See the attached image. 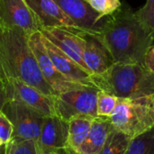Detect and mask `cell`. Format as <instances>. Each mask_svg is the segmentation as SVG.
<instances>
[{"instance_id":"1","label":"cell","mask_w":154,"mask_h":154,"mask_svg":"<svg viewBox=\"0 0 154 154\" xmlns=\"http://www.w3.org/2000/svg\"><path fill=\"white\" fill-rule=\"evenodd\" d=\"M97 39L110 52L115 63L144 65V57L154 36L144 27L129 5L123 2L106 16Z\"/></svg>"},{"instance_id":"2","label":"cell","mask_w":154,"mask_h":154,"mask_svg":"<svg viewBox=\"0 0 154 154\" xmlns=\"http://www.w3.org/2000/svg\"><path fill=\"white\" fill-rule=\"evenodd\" d=\"M29 35L0 22V81L19 79L46 96H56L43 78L29 45Z\"/></svg>"},{"instance_id":"3","label":"cell","mask_w":154,"mask_h":154,"mask_svg":"<svg viewBox=\"0 0 154 154\" xmlns=\"http://www.w3.org/2000/svg\"><path fill=\"white\" fill-rule=\"evenodd\" d=\"M92 81L99 90L118 98L135 99L154 95V74L144 65L114 63L103 75L92 76Z\"/></svg>"},{"instance_id":"4","label":"cell","mask_w":154,"mask_h":154,"mask_svg":"<svg viewBox=\"0 0 154 154\" xmlns=\"http://www.w3.org/2000/svg\"><path fill=\"white\" fill-rule=\"evenodd\" d=\"M114 128L134 139L154 128V106L152 97L135 99L118 98L109 116Z\"/></svg>"},{"instance_id":"5","label":"cell","mask_w":154,"mask_h":154,"mask_svg":"<svg viewBox=\"0 0 154 154\" xmlns=\"http://www.w3.org/2000/svg\"><path fill=\"white\" fill-rule=\"evenodd\" d=\"M98 88L83 85L54 96L56 115L65 121L80 116L97 117V96Z\"/></svg>"},{"instance_id":"6","label":"cell","mask_w":154,"mask_h":154,"mask_svg":"<svg viewBox=\"0 0 154 154\" xmlns=\"http://www.w3.org/2000/svg\"><path fill=\"white\" fill-rule=\"evenodd\" d=\"M2 111L13 125L14 138L32 141L38 139L46 116L15 99H9Z\"/></svg>"},{"instance_id":"7","label":"cell","mask_w":154,"mask_h":154,"mask_svg":"<svg viewBox=\"0 0 154 154\" xmlns=\"http://www.w3.org/2000/svg\"><path fill=\"white\" fill-rule=\"evenodd\" d=\"M41 154H78L69 143V123L58 116H46L35 141Z\"/></svg>"},{"instance_id":"8","label":"cell","mask_w":154,"mask_h":154,"mask_svg":"<svg viewBox=\"0 0 154 154\" xmlns=\"http://www.w3.org/2000/svg\"><path fill=\"white\" fill-rule=\"evenodd\" d=\"M29 45L37 60L38 66L43 78L53 89L56 95L79 88L84 85L69 80L60 72H59V70L55 68L52 61L51 60L49 54L43 45L41 32H36L30 35Z\"/></svg>"},{"instance_id":"9","label":"cell","mask_w":154,"mask_h":154,"mask_svg":"<svg viewBox=\"0 0 154 154\" xmlns=\"http://www.w3.org/2000/svg\"><path fill=\"white\" fill-rule=\"evenodd\" d=\"M0 22L29 36L42 29L25 0H0Z\"/></svg>"},{"instance_id":"10","label":"cell","mask_w":154,"mask_h":154,"mask_svg":"<svg viewBox=\"0 0 154 154\" xmlns=\"http://www.w3.org/2000/svg\"><path fill=\"white\" fill-rule=\"evenodd\" d=\"M74 24L85 34L97 38L106 17L100 19L86 0H54Z\"/></svg>"},{"instance_id":"11","label":"cell","mask_w":154,"mask_h":154,"mask_svg":"<svg viewBox=\"0 0 154 154\" xmlns=\"http://www.w3.org/2000/svg\"><path fill=\"white\" fill-rule=\"evenodd\" d=\"M5 88L9 99L21 101L46 116H57L54 96H46L35 88L15 79H9Z\"/></svg>"},{"instance_id":"12","label":"cell","mask_w":154,"mask_h":154,"mask_svg":"<svg viewBox=\"0 0 154 154\" xmlns=\"http://www.w3.org/2000/svg\"><path fill=\"white\" fill-rule=\"evenodd\" d=\"M42 28H63L75 33H84L67 16L54 0H25Z\"/></svg>"},{"instance_id":"13","label":"cell","mask_w":154,"mask_h":154,"mask_svg":"<svg viewBox=\"0 0 154 154\" xmlns=\"http://www.w3.org/2000/svg\"><path fill=\"white\" fill-rule=\"evenodd\" d=\"M42 34L60 48L89 75L90 72L83 60L84 33H75L63 28H42Z\"/></svg>"},{"instance_id":"14","label":"cell","mask_w":154,"mask_h":154,"mask_svg":"<svg viewBox=\"0 0 154 154\" xmlns=\"http://www.w3.org/2000/svg\"><path fill=\"white\" fill-rule=\"evenodd\" d=\"M42 39L51 60L52 61L55 68L59 70V72H60L69 80L95 87L91 75H89L85 69H83L79 64H77L72 59H70L60 48L54 45L42 34Z\"/></svg>"},{"instance_id":"15","label":"cell","mask_w":154,"mask_h":154,"mask_svg":"<svg viewBox=\"0 0 154 154\" xmlns=\"http://www.w3.org/2000/svg\"><path fill=\"white\" fill-rule=\"evenodd\" d=\"M83 36V60L91 76L103 75L115 63L110 52L97 38L85 33Z\"/></svg>"},{"instance_id":"16","label":"cell","mask_w":154,"mask_h":154,"mask_svg":"<svg viewBox=\"0 0 154 154\" xmlns=\"http://www.w3.org/2000/svg\"><path fill=\"white\" fill-rule=\"evenodd\" d=\"M114 128L109 117L97 116L93 119L87 139L79 147V154H98Z\"/></svg>"},{"instance_id":"17","label":"cell","mask_w":154,"mask_h":154,"mask_svg":"<svg viewBox=\"0 0 154 154\" xmlns=\"http://www.w3.org/2000/svg\"><path fill=\"white\" fill-rule=\"evenodd\" d=\"M94 118L95 117L88 116H80L74 117L68 122L69 143L77 153L79 147L88 137Z\"/></svg>"},{"instance_id":"18","label":"cell","mask_w":154,"mask_h":154,"mask_svg":"<svg viewBox=\"0 0 154 154\" xmlns=\"http://www.w3.org/2000/svg\"><path fill=\"white\" fill-rule=\"evenodd\" d=\"M132 139L113 128L98 154H126Z\"/></svg>"},{"instance_id":"19","label":"cell","mask_w":154,"mask_h":154,"mask_svg":"<svg viewBox=\"0 0 154 154\" xmlns=\"http://www.w3.org/2000/svg\"><path fill=\"white\" fill-rule=\"evenodd\" d=\"M126 154H154V128L132 139Z\"/></svg>"},{"instance_id":"20","label":"cell","mask_w":154,"mask_h":154,"mask_svg":"<svg viewBox=\"0 0 154 154\" xmlns=\"http://www.w3.org/2000/svg\"><path fill=\"white\" fill-rule=\"evenodd\" d=\"M5 154H41L36 142L12 138L5 143Z\"/></svg>"},{"instance_id":"21","label":"cell","mask_w":154,"mask_h":154,"mask_svg":"<svg viewBox=\"0 0 154 154\" xmlns=\"http://www.w3.org/2000/svg\"><path fill=\"white\" fill-rule=\"evenodd\" d=\"M118 97L103 90H98L97 96V116L109 117L116 109Z\"/></svg>"},{"instance_id":"22","label":"cell","mask_w":154,"mask_h":154,"mask_svg":"<svg viewBox=\"0 0 154 154\" xmlns=\"http://www.w3.org/2000/svg\"><path fill=\"white\" fill-rule=\"evenodd\" d=\"M90 6L99 14L100 19L112 15L122 5L120 0H86Z\"/></svg>"},{"instance_id":"23","label":"cell","mask_w":154,"mask_h":154,"mask_svg":"<svg viewBox=\"0 0 154 154\" xmlns=\"http://www.w3.org/2000/svg\"><path fill=\"white\" fill-rule=\"evenodd\" d=\"M135 15L154 36V0H147L145 5L135 12Z\"/></svg>"},{"instance_id":"24","label":"cell","mask_w":154,"mask_h":154,"mask_svg":"<svg viewBox=\"0 0 154 154\" xmlns=\"http://www.w3.org/2000/svg\"><path fill=\"white\" fill-rule=\"evenodd\" d=\"M13 125L7 116L0 110V139L4 143H8L13 138Z\"/></svg>"},{"instance_id":"25","label":"cell","mask_w":154,"mask_h":154,"mask_svg":"<svg viewBox=\"0 0 154 154\" xmlns=\"http://www.w3.org/2000/svg\"><path fill=\"white\" fill-rule=\"evenodd\" d=\"M144 66L154 74V45H152L145 54Z\"/></svg>"},{"instance_id":"26","label":"cell","mask_w":154,"mask_h":154,"mask_svg":"<svg viewBox=\"0 0 154 154\" xmlns=\"http://www.w3.org/2000/svg\"><path fill=\"white\" fill-rule=\"evenodd\" d=\"M9 100L8 96H7V92L6 89L5 88L4 85L0 84V110L3 109L5 104Z\"/></svg>"},{"instance_id":"27","label":"cell","mask_w":154,"mask_h":154,"mask_svg":"<svg viewBox=\"0 0 154 154\" xmlns=\"http://www.w3.org/2000/svg\"><path fill=\"white\" fill-rule=\"evenodd\" d=\"M5 144L0 147V154H5Z\"/></svg>"},{"instance_id":"28","label":"cell","mask_w":154,"mask_h":154,"mask_svg":"<svg viewBox=\"0 0 154 154\" xmlns=\"http://www.w3.org/2000/svg\"><path fill=\"white\" fill-rule=\"evenodd\" d=\"M4 144H5V143H3V141L0 139V147H1L2 145H4Z\"/></svg>"},{"instance_id":"29","label":"cell","mask_w":154,"mask_h":154,"mask_svg":"<svg viewBox=\"0 0 154 154\" xmlns=\"http://www.w3.org/2000/svg\"><path fill=\"white\" fill-rule=\"evenodd\" d=\"M152 103H153V106H154V95L152 96Z\"/></svg>"},{"instance_id":"30","label":"cell","mask_w":154,"mask_h":154,"mask_svg":"<svg viewBox=\"0 0 154 154\" xmlns=\"http://www.w3.org/2000/svg\"><path fill=\"white\" fill-rule=\"evenodd\" d=\"M0 84H2V85H4V84H3V83H2V82H1V81H0Z\"/></svg>"}]
</instances>
